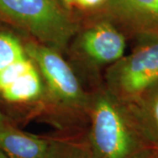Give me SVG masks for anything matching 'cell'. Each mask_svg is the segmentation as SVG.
<instances>
[{
    "label": "cell",
    "instance_id": "7",
    "mask_svg": "<svg viewBox=\"0 0 158 158\" xmlns=\"http://www.w3.org/2000/svg\"><path fill=\"white\" fill-rule=\"evenodd\" d=\"M0 149L10 158H47L48 140L24 132L7 120L0 124Z\"/></svg>",
    "mask_w": 158,
    "mask_h": 158
},
{
    "label": "cell",
    "instance_id": "4",
    "mask_svg": "<svg viewBox=\"0 0 158 158\" xmlns=\"http://www.w3.org/2000/svg\"><path fill=\"white\" fill-rule=\"evenodd\" d=\"M103 84L118 100L137 106L158 86V37L136 40L129 55L107 67Z\"/></svg>",
    "mask_w": 158,
    "mask_h": 158
},
{
    "label": "cell",
    "instance_id": "3",
    "mask_svg": "<svg viewBox=\"0 0 158 158\" xmlns=\"http://www.w3.org/2000/svg\"><path fill=\"white\" fill-rule=\"evenodd\" d=\"M0 14L31 35L32 39L61 53L79 29L77 22L57 0H0Z\"/></svg>",
    "mask_w": 158,
    "mask_h": 158
},
{
    "label": "cell",
    "instance_id": "5",
    "mask_svg": "<svg viewBox=\"0 0 158 158\" xmlns=\"http://www.w3.org/2000/svg\"><path fill=\"white\" fill-rule=\"evenodd\" d=\"M127 38L118 26L104 17L80 27L68 50L86 69L109 67L125 56Z\"/></svg>",
    "mask_w": 158,
    "mask_h": 158
},
{
    "label": "cell",
    "instance_id": "6",
    "mask_svg": "<svg viewBox=\"0 0 158 158\" xmlns=\"http://www.w3.org/2000/svg\"><path fill=\"white\" fill-rule=\"evenodd\" d=\"M102 9L127 40L158 37V0H107Z\"/></svg>",
    "mask_w": 158,
    "mask_h": 158
},
{
    "label": "cell",
    "instance_id": "14",
    "mask_svg": "<svg viewBox=\"0 0 158 158\" xmlns=\"http://www.w3.org/2000/svg\"><path fill=\"white\" fill-rule=\"evenodd\" d=\"M0 158H10L2 149H0Z\"/></svg>",
    "mask_w": 158,
    "mask_h": 158
},
{
    "label": "cell",
    "instance_id": "13",
    "mask_svg": "<svg viewBox=\"0 0 158 158\" xmlns=\"http://www.w3.org/2000/svg\"><path fill=\"white\" fill-rule=\"evenodd\" d=\"M7 120H8V118H6V116H5V114L0 111V124H2V123L6 122V121H7Z\"/></svg>",
    "mask_w": 158,
    "mask_h": 158
},
{
    "label": "cell",
    "instance_id": "10",
    "mask_svg": "<svg viewBox=\"0 0 158 158\" xmlns=\"http://www.w3.org/2000/svg\"><path fill=\"white\" fill-rule=\"evenodd\" d=\"M107 0H75L74 6L81 10L94 11L103 8Z\"/></svg>",
    "mask_w": 158,
    "mask_h": 158
},
{
    "label": "cell",
    "instance_id": "2",
    "mask_svg": "<svg viewBox=\"0 0 158 158\" xmlns=\"http://www.w3.org/2000/svg\"><path fill=\"white\" fill-rule=\"evenodd\" d=\"M26 47L39 69L56 110L60 124L58 132L86 129L90 94L83 87L73 67L60 51L32 38L26 40Z\"/></svg>",
    "mask_w": 158,
    "mask_h": 158
},
{
    "label": "cell",
    "instance_id": "1",
    "mask_svg": "<svg viewBox=\"0 0 158 158\" xmlns=\"http://www.w3.org/2000/svg\"><path fill=\"white\" fill-rule=\"evenodd\" d=\"M89 94L86 135L95 158H136L155 148L132 108L113 96L104 84Z\"/></svg>",
    "mask_w": 158,
    "mask_h": 158
},
{
    "label": "cell",
    "instance_id": "12",
    "mask_svg": "<svg viewBox=\"0 0 158 158\" xmlns=\"http://www.w3.org/2000/svg\"><path fill=\"white\" fill-rule=\"evenodd\" d=\"M59 2H61V5L68 11H71V9L75 6V0H59Z\"/></svg>",
    "mask_w": 158,
    "mask_h": 158
},
{
    "label": "cell",
    "instance_id": "8",
    "mask_svg": "<svg viewBox=\"0 0 158 158\" xmlns=\"http://www.w3.org/2000/svg\"><path fill=\"white\" fill-rule=\"evenodd\" d=\"M47 158H95L86 135V129L58 132L48 136Z\"/></svg>",
    "mask_w": 158,
    "mask_h": 158
},
{
    "label": "cell",
    "instance_id": "9",
    "mask_svg": "<svg viewBox=\"0 0 158 158\" xmlns=\"http://www.w3.org/2000/svg\"><path fill=\"white\" fill-rule=\"evenodd\" d=\"M130 107L148 140L158 150V86L137 106Z\"/></svg>",
    "mask_w": 158,
    "mask_h": 158
},
{
    "label": "cell",
    "instance_id": "11",
    "mask_svg": "<svg viewBox=\"0 0 158 158\" xmlns=\"http://www.w3.org/2000/svg\"><path fill=\"white\" fill-rule=\"evenodd\" d=\"M136 158H158V150L155 148L148 149L141 154L140 156H138Z\"/></svg>",
    "mask_w": 158,
    "mask_h": 158
}]
</instances>
